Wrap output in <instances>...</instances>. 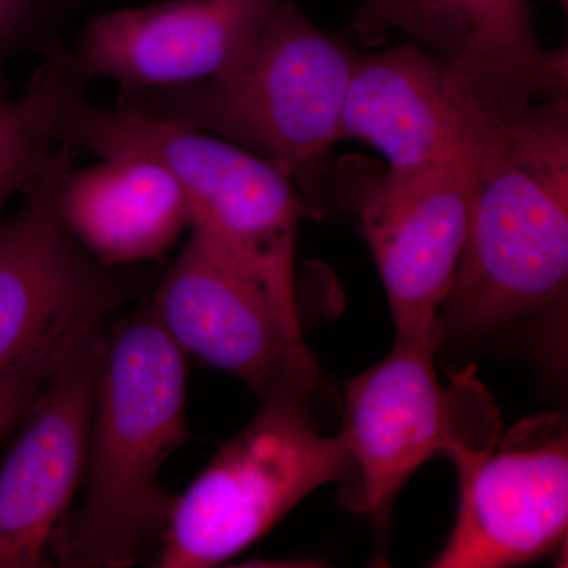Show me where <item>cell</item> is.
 <instances>
[{
  "label": "cell",
  "mask_w": 568,
  "mask_h": 568,
  "mask_svg": "<svg viewBox=\"0 0 568 568\" xmlns=\"http://www.w3.org/2000/svg\"><path fill=\"white\" fill-rule=\"evenodd\" d=\"M467 152L474 166L469 226L440 306V347L566 315V59L549 54L488 71Z\"/></svg>",
  "instance_id": "6da1fadb"
},
{
  "label": "cell",
  "mask_w": 568,
  "mask_h": 568,
  "mask_svg": "<svg viewBox=\"0 0 568 568\" xmlns=\"http://www.w3.org/2000/svg\"><path fill=\"white\" fill-rule=\"evenodd\" d=\"M185 361L149 306L112 325L63 567H132L162 544L175 497L160 487V470L189 439Z\"/></svg>",
  "instance_id": "7a4b0ae2"
},
{
  "label": "cell",
  "mask_w": 568,
  "mask_h": 568,
  "mask_svg": "<svg viewBox=\"0 0 568 568\" xmlns=\"http://www.w3.org/2000/svg\"><path fill=\"white\" fill-rule=\"evenodd\" d=\"M358 52L284 0L234 70L216 80L121 92L119 106L219 134L306 194L336 142Z\"/></svg>",
  "instance_id": "3957f363"
},
{
  "label": "cell",
  "mask_w": 568,
  "mask_h": 568,
  "mask_svg": "<svg viewBox=\"0 0 568 568\" xmlns=\"http://www.w3.org/2000/svg\"><path fill=\"white\" fill-rule=\"evenodd\" d=\"M55 142L93 155H140L163 164L181 183L192 230L222 250L263 287L287 334L304 343L295 242L301 204L293 183L267 160L244 148L171 121L81 97L55 126Z\"/></svg>",
  "instance_id": "277c9868"
},
{
  "label": "cell",
  "mask_w": 568,
  "mask_h": 568,
  "mask_svg": "<svg viewBox=\"0 0 568 568\" xmlns=\"http://www.w3.org/2000/svg\"><path fill=\"white\" fill-rule=\"evenodd\" d=\"M315 387L284 381L253 420L175 497L155 566H220L264 537L317 488L342 484L349 454L342 433L323 435L308 406Z\"/></svg>",
  "instance_id": "5b68a950"
},
{
  "label": "cell",
  "mask_w": 568,
  "mask_h": 568,
  "mask_svg": "<svg viewBox=\"0 0 568 568\" xmlns=\"http://www.w3.org/2000/svg\"><path fill=\"white\" fill-rule=\"evenodd\" d=\"M80 151L59 142L24 204L0 223V377L32 355L103 325L136 282L104 267L61 222L59 186Z\"/></svg>",
  "instance_id": "8992f818"
},
{
  "label": "cell",
  "mask_w": 568,
  "mask_h": 568,
  "mask_svg": "<svg viewBox=\"0 0 568 568\" xmlns=\"http://www.w3.org/2000/svg\"><path fill=\"white\" fill-rule=\"evenodd\" d=\"M106 335L95 325L65 346L0 466V568L65 566Z\"/></svg>",
  "instance_id": "52a82bcc"
},
{
  "label": "cell",
  "mask_w": 568,
  "mask_h": 568,
  "mask_svg": "<svg viewBox=\"0 0 568 568\" xmlns=\"http://www.w3.org/2000/svg\"><path fill=\"white\" fill-rule=\"evenodd\" d=\"M473 190V159L463 153L417 173L373 178L355 196L396 345L440 349V306L465 246Z\"/></svg>",
  "instance_id": "ba28073f"
},
{
  "label": "cell",
  "mask_w": 568,
  "mask_h": 568,
  "mask_svg": "<svg viewBox=\"0 0 568 568\" xmlns=\"http://www.w3.org/2000/svg\"><path fill=\"white\" fill-rule=\"evenodd\" d=\"M493 446L454 458L458 515L437 568L517 566L547 555L567 536L566 418H529Z\"/></svg>",
  "instance_id": "9c48e42d"
},
{
  "label": "cell",
  "mask_w": 568,
  "mask_h": 568,
  "mask_svg": "<svg viewBox=\"0 0 568 568\" xmlns=\"http://www.w3.org/2000/svg\"><path fill=\"white\" fill-rule=\"evenodd\" d=\"M436 354L395 345L345 384L339 433L351 465L338 500L347 510L384 521L407 478L428 459L485 448L462 429V398L437 377Z\"/></svg>",
  "instance_id": "30bf717a"
},
{
  "label": "cell",
  "mask_w": 568,
  "mask_h": 568,
  "mask_svg": "<svg viewBox=\"0 0 568 568\" xmlns=\"http://www.w3.org/2000/svg\"><path fill=\"white\" fill-rule=\"evenodd\" d=\"M149 308L185 357L230 373L261 398L284 381L317 386L315 358L287 334L263 287L196 231Z\"/></svg>",
  "instance_id": "8fae6325"
},
{
  "label": "cell",
  "mask_w": 568,
  "mask_h": 568,
  "mask_svg": "<svg viewBox=\"0 0 568 568\" xmlns=\"http://www.w3.org/2000/svg\"><path fill=\"white\" fill-rule=\"evenodd\" d=\"M284 0H168L99 14L85 26L74 59L121 92L216 80L252 51Z\"/></svg>",
  "instance_id": "7c38bea8"
},
{
  "label": "cell",
  "mask_w": 568,
  "mask_h": 568,
  "mask_svg": "<svg viewBox=\"0 0 568 568\" xmlns=\"http://www.w3.org/2000/svg\"><path fill=\"white\" fill-rule=\"evenodd\" d=\"M383 153L390 174L428 170L466 153L462 61L407 43L358 54L347 88L339 141Z\"/></svg>",
  "instance_id": "4fadbf2b"
},
{
  "label": "cell",
  "mask_w": 568,
  "mask_h": 568,
  "mask_svg": "<svg viewBox=\"0 0 568 568\" xmlns=\"http://www.w3.org/2000/svg\"><path fill=\"white\" fill-rule=\"evenodd\" d=\"M58 212L71 237L110 268L156 260L192 230L181 183L162 163L140 155L108 156L69 171Z\"/></svg>",
  "instance_id": "5bb4252c"
},
{
  "label": "cell",
  "mask_w": 568,
  "mask_h": 568,
  "mask_svg": "<svg viewBox=\"0 0 568 568\" xmlns=\"http://www.w3.org/2000/svg\"><path fill=\"white\" fill-rule=\"evenodd\" d=\"M353 31L365 44L399 32L454 61L508 62L544 50L529 0H364Z\"/></svg>",
  "instance_id": "9a60e30c"
},
{
  "label": "cell",
  "mask_w": 568,
  "mask_h": 568,
  "mask_svg": "<svg viewBox=\"0 0 568 568\" xmlns=\"http://www.w3.org/2000/svg\"><path fill=\"white\" fill-rule=\"evenodd\" d=\"M89 81L62 41L43 54L20 99H10L0 80V223L7 201L50 168L59 118L84 97Z\"/></svg>",
  "instance_id": "2e32d148"
},
{
  "label": "cell",
  "mask_w": 568,
  "mask_h": 568,
  "mask_svg": "<svg viewBox=\"0 0 568 568\" xmlns=\"http://www.w3.org/2000/svg\"><path fill=\"white\" fill-rule=\"evenodd\" d=\"M80 0H0V80L7 62L22 52H41L59 43V29Z\"/></svg>",
  "instance_id": "e0dca14e"
},
{
  "label": "cell",
  "mask_w": 568,
  "mask_h": 568,
  "mask_svg": "<svg viewBox=\"0 0 568 568\" xmlns=\"http://www.w3.org/2000/svg\"><path fill=\"white\" fill-rule=\"evenodd\" d=\"M71 339L32 355L6 376L0 377V443L28 416L37 396L51 376L59 355Z\"/></svg>",
  "instance_id": "ac0fdd59"
},
{
  "label": "cell",
  "mask_w": 568,
  "mask_h": 568,
  "mask_svg": "<svg viewBox=\"0 0 568 568\" xmlns=\"http://www.w3.org/2000/svg\"><path fill=\"white\" fill-rule=\"evenodd\" d=\"M560 6H564V9H567L568 0H559Z\"/></svg>",
  "instance_id": "d6986e66"
}]
</instances>
